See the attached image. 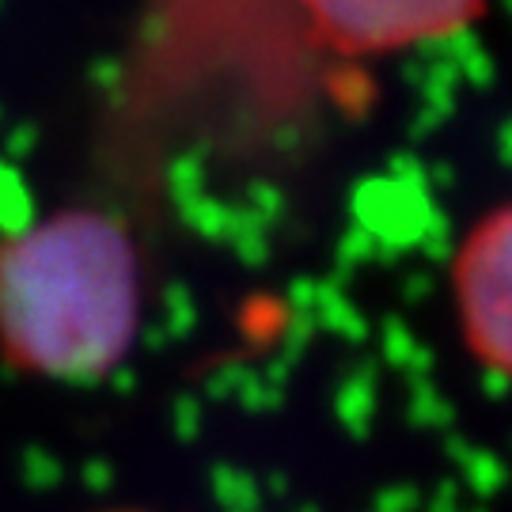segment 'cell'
I'll return each instance as SVG.
<instances>
[{
	"mask_svg": "<svg viewBox=\"0 0 512 512\" xmlns=\"http://www.w3.org/2000/svg\"><path fill=\"white\" fill-rule=\"evenodd\" d=\"M456 308L467 346L512 376V205L486 217L456 258Z\"/></svg>",
	"mask_w": 512,
	"mask_h": 512,
	"instance_id": "cell-3",
	"label": "cell"
},
{
	"mask_svg": "<svg viewBox=\"0 0 512 512\" xmlns=\"http://www.w3.org/2000/svg\"><path fill=\"white\" fill-rule=\"evenodd\" d=\"M315 31L342 54H395L459 35L482 0H304Z\"/></svg>",
	"mask_w": 512,
	"mask_h": 512,
	"instance_id": "cell-2",
	"label": "cell"
},
{
	"mask_svg": "<svg viewBox=\"0 0 512 512\" xmlns=\"http://www.w3.org/2000/svg\"><path fill=\"white\" fill-rule=\"evenodd\" d=\"M141 258L107 213L73 209L0 243V353L42 380L107 376L133 346Z\"/></svg>",
	"mask_w": 512,
	"mask_h": 512,
	"instance_id": "cell-1",
	"label": "cell"
}]
</instances>
